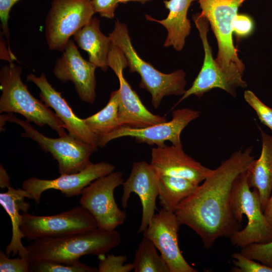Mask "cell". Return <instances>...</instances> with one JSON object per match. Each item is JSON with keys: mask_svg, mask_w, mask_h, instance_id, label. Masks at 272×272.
Masks as SVG:
<instances>
[{"mask_svg": "<svg viewBox=\"0 0 272 272\" xmlns=\"http://www.w3.org/2000/svg\"><path fill=\"white\" fill-rule=\"evenodd\" d=\"M244 98L248 104L255 111L260 122L272 131V109L264 104L250 90H246Z\"/></svg>", "mask_w": 272, "mask_h": 272, "instance_id": "cell-30", "label": "cell"}, {"mask_svg": "<svg viewBox=\"0 0 272 272\" xmlns=\"http://www.w3.org/2000/svg\"><path fill=\"white\" fill-rule=\"evenodd\" d=\"M30 272H97L98 268L78 261L66 264L49 260H30Z\"/></svg>", "mask_w": 272, "mask_h": 272, "instance_id": "cell-27", "label": "cell"}, {"mask_svg": "<svg viewBox=\"0 0 272 272\" xmlns=\"http://www.w3.org/2000/svg\"><path fill=\"white\" fill-rule=\"evenodd\" d=\"M253 29L251 19L247 15L238 14L235 16L233 25V32L240 37H245L250 34Z\"/></svg>", "mask_w": 272, "mask_h": 272, "instance_id": "cell-34", "label": "cell"}, {"mask_svg": "<svg viewBox=\"0 0 272 272\" xmlns=\"http://www.w3.org/2000/svg\"><path fill=\"white\" fill-rule=\"evenodd\" d=\"M251 153V147L233 152L176 209L174 214L180 224L194 231L206 248L219 238L230 237L239 230L240 223L232 210L231 193L235 179L254 161Z\"/></svg>", "mask_w": 272, "mask_h": 272, "instance_id": "cell-1", "label": "cell"}, {"mask_svg": "<svg viewBox=\"0 0 272 272\" xmlns=\"http://www.w3.org/2000/svg\"><path fill=\"white\" fill-rule=\"evenodd\" d=\"M91 2L95 13L106 18H113L118 4L117 0H91Z\"/></svg>", "mask_w": 272, "mask_h": 272, "instance_id": "cell-33", "label": "cell"}, {"mask_svg": "<svg viewBox=\"0 0 272 272\" xmlns=\"http://www.w3.org/2000/svg\"><path fill=\"white\" fill-rule=\"evenodd\" d=\"M121 204L124 209L127 206L131 193L137 194L142 206V217L138 233L147 228L155 215L156 199L159 195L158 175L145 161L134 162L128 178L124 181Z\"/></svg>", "mask_w": 272, "mask_h": 272, "instance_id": "cell-17", "label": "cell"}, {"mask_svg": "<svg viewBox=\"0 0 272 272\" xmlns=\"http://www.w3.org/2000/svg\"><path fill=\"white\" fill-rule=\"evenodd\" d=\"M150 164L158 176L183 178L198 184L212 171L186 154L182 145L153 148Z\"/></svg>", "mask_w": 272, "mask_h": 272, "instance_id": "cell-18", "label": "cell"}, {"mask_svg": "<svg viewBox=\"0 0 272 272\" xmlns=\"http://www.w3.org/2000/svg\"><path fill=\"white\" fill-rule=\"evenodd\" d=\"M108 64L119 81V128H143L167 121L165 116L151 112L131 88L123 74V69L127 66L126 58L121 49L112 43L108 54Z\"/></svg>", "mask_w": 272, "mask_h": 272, "instance_id": "cell-12", "label": "cell"}, {"mask_svg": "<svg viewBox=\"0 0 272 272\" xmlns=\"http://www.w3.org/2000/svg\"><path fill=\"white\" fill-rule=\"evenodd\" d=\"M199 185L183 178L158 176V197L162 209L174 213L178 206L191 194Z\"/></svg>", "mask_w": 272, "mask_h": 272, "instance_id": "cell-24", "label": "cell"}, {"mask_svg": "<svg viewBox=\"0 0 272 272\" xmlns=\"http://www.w3.org/2000/svg\"><path fill=\"white\" fill-rule=\"evenodd\" d=\"M96 66L84 59L72 39H70L53 69L54 76L62 82H72L80 98L93 104L96 99Z\"/></svg>", "mask_w": 272, "mask_h": 272, "instance_id": "cell-16", "label": "cell"}, {"mask_svg": "<svg viewBox=\"0 0 272 272\" xmlns=\"http://www.w3.org/2000/svg\"><path fill=\"white\" fill-rule=\"evenodd\" d=\"M32 199L30 193L23 188L15 189L10 186L6 192L0 193V204L9 215L12 226V236L10 243L5 248V253L14 257L18 254L20 257H28L27 247L22 242L24 236L21 230L23 213L28 212L29 204L25 201V198Z\"/></svg>", "mask_w": 272, "mask_h": 272, "instance_id": "cell-20", "label": "cell"}, {"mask_svg": "<svg viewBox=\"0 0 272 272\" xmlns=\"http://www.w3.org/2000/svg\"><path fill=\"white\" fill-rule=\"evenodd\" d=\"M0 186L2 189L11 186L10 178L2 165H0Z\"/></svg>", "mask_w": 272, "mask_h": 272, "instance_id": "cell-36", "label": "cell"}, {"mask_svg": "<svg viewBox=\"0 0 272 272\" xmlns=\"http://www.w3.org/2000/svg\"><path fill=\"white\" fill-rule=\"evenodd\" d=\"M200 14L207 19L216 37V61L224 71L242 77L245 66L239 58L232 39L233 25L239 7L246 0H196Z\"/></svg>", "mask_w": 272, "mask_h": 272, "instance_id": "cell-7", "label": "cell"}, {"mask_svg": "<svg viewBox=\"0 0 272 272\" xmlns=\"http://www.w3.org/2000/svg\"><path fill=\"white\" fill-rule=\"evenodd\" d=\"M263 213L267 221L272 225V192L267 205L264 210Z\"/></svg>", "mask_w": 272, "mask_h": 272, "instance_id": "cell-37", "label": "cell"}, {"mask_svg": "<svg viewBox=\"0 0 272 272\" xmlns=\"http://www.w3.org/2000/svg\"><path fill=\"white\" fill-rule=\"evenodd\" d=\"M6 121L15 123L24 130L23 138L35 141L45 153H50L58 163L60 175L80 172L91 162L90 157L98 147L76 139L69 134L58 138L47 137L36 129L27 120L17 118L13 113L1 115V129Z\"/></svg>", "mask_w": 272, "mask_h": 272, "instance_id": "cell-6", "label": "cell"}, {"mask_svg": "<svg viewBox=\"0 0 272 272\" xmlns=\"http://www.w3.org/2000/svg\"><path fill=\"white\" fill-rule=\"evenodd\" d=\"M154 243L143 236L133 262L134 272H170L162 256L157 252Z\"/></svg>", "mask_w": 272, "mask_h": 272, "instance_id": "cell-26", "label": "cell"}, {"mask_svg": "<svg viewBox=\"0 0 272 272\" xmlns=\"http://www.w3.org/2000/svg\"><path fill=\"white\" fill-rule=\"evenodd\" d=\"M231 204L236 220L242 222L243 215L248 223L244 229L235 232L230 237L231 243L243 248L252 243H265L272 241V225L265 218L257 189L250 190L247 171L235 179L231 193Z\"/></svg>", "mask_w": 272, "mask_h": 272, "instance_id": "cell-5", "label": "cell"}, {"mask_svg": "<svg viewBox=\"0 0 272 272\" xmlns=\"http://www.w3.org/2000/svg\"><path fill=\"white\" fill-rule=\"evenodd\" d=\"M115 169L114 165L107 162L91 163L79 172L60 175L54 179L30 177L23 181L22 187L30 193L37 203L40 202L42 193L49 189L60 190L66 197H72L80 195L83 189L92 182L112 173Z\"/></svg>", "mask_w": 272, "mask_h": 272, "instance_id": "cell-15", "label": "cell"}, {"mask_svg": "<svg viewBox=\"0 0 272 272\" xmlns=\"http://www.w3.org/2000/svg\"><path fill=\"white\" fill-rule=\"evenodd\" d=\"M99 255V272H129L133 270V263L124 264L127 260L125 255L108 254Z\"/></svg>", "mask_w": 272, "mask_h": 272, "instance_id": "cell-28", "label": "cell"}, {"mask_svg": "<svg viewBox=\"0 0 272 272\" xmlns=\"http://www.w3.org/2000/svg\"><path fill=\"white\" fill-rule=\"evenodd\" d=\"M233 263L235 266L232 269L236 272H272V266L256 262L241 252L234 253L232 255Z\"/></svg>", "mask_w": 272, "mask_h": 272, "instance_id": "cell-31", "label": "cell"}, {"mask_svg": "<svg viewBox=\"0 0 272 272\" xmlns=\"http://www.w3.org/2000/svg\"><path fill=\"white\" fill-rule=\"evenodd\" d=\"M261 138V151L247 170L250 188L257 189L262 210L265 209L272 192V137L259 127Z\"/></svg>", "mask_w": 272, "mask_h": 272, "instance_id": "cell-22", "label": "cell"}, {"mask_svg": "<svg viewBox=\"0 0 272 272\" xmlns=\"http://www.w3.org/2000/svg\"><path fill=\"white\" fill-rule=\"evenodd\" d=\"M22 69L12 61L0 70V113H17L39 126L48 125L59 137L66 135L65 125L43 102L35 98L22 82Z\"/></svg>", "mask_w": 272, "mask_h": 272, "instance_id": "cell-4", "label": "cell"}, {"mask_svg": "<svg viewBox=\"0 0 272 272\" xmlns=\"http://www.w3.org/2000/svg\"><path fill=\"white\" fill-rule=\"evenodd\" d=\"M27 81L33 82L39 89L40 98L47 107L52 108L59 119L63 123L69 134L77 140L98 146L99 137L95 134L85 123L84 119L78 117L61 96L49 83L45 75L39 77L30 73L26 77Z\"/></svg>", "mask_w": 272, "mask_h": 272, "instance_id": "cell-19", "label": "cell"}, {"mask_svg": "<svg viewBox=\"0 0 272 272\" xmlns=\"http://www.w3.org/2000/svg\"><path fill=\"white\" fill-rule=\"evenodd\" d=\"M74 40L89 55L90 62L105 72L109 66L108 57L111 41L100 30L99 20L94 17L74 36Z\"/></svg>", "mask_w": 272, "mask_h": 272, "instance_id": "cell-23", "label": "cell"}, {"mask_svg": "<svg viewBox=\"0 0 272 272\" xmlns=\"http://www.w3.org/2000/svg\"><path fill=\"white\" fill-rule=\"evenodd\" d=\"M20 0H0V20L3 33L6 37L8 42L9 28L8 22L10 11L13 6Z\"/></svg>", "mask_w": 272, "mask_h": 272, "instance_id": "cell-35", "label": "cell"}, {"mask_svg": "<svg viewBox=\"0 0 272 272\" xmlns=\"http://www.w3.org/2000/svg\"><path fill=\"white\" fill-rule=\"evenodd\" d=\"M95 14L91 0H53L45 21L49 48L62 52L70 40Z\"/></svg>", "mask_w": 272, "mask_h": 272, "instance_id": "cell-8", "label": "cell"}, {"mask_svg": "<svg viewBox=\"0 0 272 272\" xmlns=\"http://www.w3.org/2000/svg\"><path fill=\"white\" fill-rule=\"evenodd\" d=\"M196 0H166L165 7L169 12L163 20H157L146 15L147 20L159 23L167 30V35L164 47L172 46L176 50L181 51L185 44V39L190 34V22L187 19L188 10L191 3Z\"/></svg>", "mask_w": 272, "mask_h": 272, "instance_id": "cell-21", "label": "cell"}, {"mask_svg": "<svg viewBox=\"0 0 272 272\" xmlns=\"http://www.w3.org/2000/svg\"><path fill=\"white\" fill-rule=\"evenodd\" d=\"M200 115L199 111L188 108L175 110L171 120L143 128L121 127L99 138L98 146L103 148L114 139L125 137L134 138L139 143H146L157 147L165 145L166 141L175 146L181 145V133L184 128Z\"/></svg>", "mask_w": 272, "mask_h": 272, "instance_id": "cell-13", "label": "cell"}, {"mask_svg": "<svg viewBox=\"0 0 272 272\" xmlns=\"http://www.w3.org/2000/svg\"><path fill=\"white\" fill-rule=\"evenodd\" d=\"M123 175L113 171L95 180L81 192L80 205L93 216L100 229L114 230L126 219L125 212L119 208L114 197L115 188L124 182Z\"/></svg>", "mask_w": 272, "mask_h": 272, "instance_id": "cell-9", "label": "cell"}, {"mask_svg": "<svg viewBox=\"0 0 272 272\" xmlns=\"http://www.w3.org/2000/svg\"><path fill=\"white\" fill-rule=\"evenodd\" d=\"M120 233L114 230L98 228L61 236L40 238L27 247L30 260H49L73 264L85 255L108 253L121 242Z\"/></svg>", "mask_w": 272, "mask_h": 272, "instance_id": "cell-2", "label": "cell"}, {"mask_svg": "<svg viewBox=\"0 0 272 272\" xmlns=\"http://www.w3.org/2000/svg\"><path fill=\"white\" fill-rule=\"evenodd\" d=\"M119 90L112 91L106 106L97 113L84 119L92 131L99 138L119 128Z\"/></svg>", "mask_w": 272, "mask_h": 272, "instance_id": "cell-25", "label": "cell"}, {"mask_svg": "<svg viewBox=\"0 0 272 272\" xmlns=\"http://www.w3.org/2000/svg\"><path fill=\"white\" fill-rule=\"evenodd\" d=\"M241 248V252L246 257L272 266V241L252 243Z\"/></svg>", "mask_w": 272, "mask_h": 272, "instance_id": "cell-29", "label": "cell"}, {"mask_svg": "<svg viewBox=\"0 0 272 272\" xmlns=\"http://www.w3.org/2000/svg\"><path fill=\"white\" fill-rule=\"evenodd\" d=\"M118 3H126L130 1L138 2L142 3V4H145L146 3L152 1L153 0H117Z\"/></svg>", "mask_w": 272, "mask_h": 272, "instance_id": "cell-38", "label": "cell"}, {"mask_svg": "<svg viewBox=\"0 0 272 272\" xmlns=\"http://www.w3.org/2000/svg\"><path fill=\"white\" fill-rule=\"evenodd\" d=\"M30 260L28 257L10 258L0 250L1 272H29Z\"/></svg>", "mask_w": 272, "mask_h": 272, "instance_id": "cell-32", "label": "cell"}, {"mask_svg": "<svg viewBox=\"0 0 272 272\" xmlns=\"http://www.w3.org/2000/svg\"><path fill=\"white\" fill-rule=\"evenodd\" d=\"M98 228L93 216L82 206L52 216L23 213L21 230L29 241L61 236Z\"/></svg>", "mask_w": 272, "mask_h": 272, "instance_id": "cell-10", "label": "cell"}, {"mask_svg": "<svg viewBox=\"0 0 272 272\" xmlns=\"http://www.w3.org/2000/svg\"><path fill=\"white\" fill-rule=\"evenodd\" d=\"M180 225L174 213L162 209L143 231V236L150 239L160 252L170 272H196L185 259L179 247Z\"/></svg>", "mask_w": 272, "mask_h": 272, "instance_id": "cell-14", "label": "cell"}, {"mask_svg": "<svg viewBox=\"0 0 272 272\" xmlns=\"http://www.w3.org/2000/svg\"><path fill=\"white\" fill-rule=\"evenodd\" d=\"M193 18L204 49L203 62L192 86L185 91L173 107L191 95L200 97L213 89L219 88L235 97L238 88H245L247 86V83L242 77L227 73L219 66L213 58L212 49L207 38L209 23L207 19L200 13L194 15Z\"/></svg>", "mask_w": 272, "mask_h": 272, "instance_id": "cell-11", "label": "cell"}, {"mask_svg": "<svg viewBox=\"0 0 272 272\" xmlns=\"http://www.w3.org/2000/svg\"><path fill=\"white\" fill-rule=\"evenodd\" d=\"M112 44L124 54L130 72H136L141 77L140 87L151 95L152 104L155 109L163 98L171 95H183L185 92V73L182 70L164 74L142 59L133 48L127 26L117 20L114 29L108 36Z\"/></svg>", "mask_w": 272, "mask_h": 272, "instance_id": "cell-3", "label": "cell"}]
</instances>
